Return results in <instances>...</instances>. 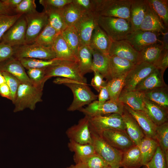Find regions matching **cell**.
Here are the masks:
<instances>
[{
    "mask_svg": "<svg viewBox=\"0 0 168 168\" xmlns=\"http://www.w3.org/2000/svg\"><path fill=\"white\" fill-rule=\"evenodd\" d=\"M54 82L57 84H63L71 90L73 99L68 110L73 111L79 110L86 105H89L96 100L98 95L92 92L87 83L64 78H57Z\"/></svg>",
    "mask_w": 168,
    "mask_h": 168,
    "instance_id": "6da1fadb",
    "label": "cell"
},
{
    "mask_svg": "<svg viewBox=\"0 0 168 168\" xmlns=\"http://www.w3.org/2000/svg\"><path fill=\"white\" fill-rule=\"evenodd\" d=\"M43 88L36 86L31 82H21L13 103L15 106L14 112L22 111L27 108L34 110L36 104L42 101Z\"/></svg>",
    "mask_w": 168,
    "mask_h": 168,
    "instance_id": "7a4b0ae2",
    "label": "cell"
},
{
    "mask_svg": "<svg viewBox=\"0 0 168 168\" xmlns=\"http://www.w3.org/2000/svg\"><path fill=\"white\" fill-rule=\"evenodd\" d=\"M98 25L112 41L124 40L133 31L130 22L121 18L99 15Z\"/></svg>",
    "mask_w": 168,
    "mask_h": 168,
    "instance_id": "3957f363",
    "label": "cell"
},
{
    "mask_svg": "<svg viewBox=\"0 0 168 168\" xmlns=\"http://www.w3.org/2000/svg\"><path fill=\"white\" fill-rule=\"evenodd\" d=\"M96 12L99 16L121 18L130 22L132 0H96Z\"/></svg>",
    "mask_w": 168,
    "mask_h": 168,
    "instance_id": "277c9868",
    "label": "cell"
},
{
    "mask_svg": "<svg viewBox=\"0 0 168 168\" xmlns=\"http://www.w3.org/2000/svg\"><path fill=\"white\" fill-rule=\"evenodd\" d=\"M46 76L48 79L52 77H59L82 83L87 82L77 62L71 61L61 60L57 64L46 68Z\"/></svg>",
    "mask_w": 168,
    "mask_h": 168,
    "instance_id": "5b68a950",
    "label": "cell"
},
{
    "mask_svg": "<svg viewBox=\"0 0 168 168\" xmlns=\"http://www.w3.org/2000/svg\"><path fill=\"white\" fill-rule=\"evenodd\" d=\"M88 117L91 131L99 135L108 130L115 129L125 131L123 118L119 114L113 113Z\"/></svg>",
    "mask_w": 168,
    "mask_h": 168,
    "instance_id": "8992f818",
    "label": "cell"
},
{
    "mask_svg": "<svg viewBox=\"0 0 168 168\" xmlns=\"http://www.w3.org/2000/svg\"><path fill=\"white\" fill-rule=\"evenodd\" d=\"M13 57L20 59L28 58L45 60L56 58L55 53L52 47H45L35 43L13 47Z\"/></svg>",
    "mask_w": 168,
    "mask_h": 168,
    "instance_id": "52a82bcc",
    "label": "cell"
},
{
    "mask_svg": "<svg viewBox=\"0 0 168 168\" xmlns=\"http://www.w3.org/2000/svg\"><path fill=\"white\" fill-rule=\"evenodd\" d=\"M91 132L92 144L96 152L111 167H120L123 152L109 145L100 135L91 131Z\"/></svg>",
    "mask_w": 168,
    "mask_h": 168,
    "instance_id": "ba28073f",
    "label": "cell"
},
{
    "mask_svg": "<svg viewBox=\"0 0 168 168\" xmlns=\"http://www.w3.org/2000/svg\"><path fill=\"white\" fill-rule=\"evenodd\" d=\"M23 15L27 24L26 44H33L48 24V16L44 11L41 12L36 11L32 13Z\"/></svg>",
    "mask_w": 168,
    "mask_h": 168,
    "instance_id": "9c48e42d",
    "label": "cell"
},
{
    "mask_svg": "<svg viewBox=\"0 0 168 168\" xmlns=\"http://www.w3.org/2000/svg\"><path fill=\"white\" fill-rule=\"evenodd\" d=\"M99 15L96 12H84L74 26L80 40V46L89 45L92 33L98 25Z\"/></svg>",
    "mask_w": 168,
    "mask_h": 168,
    "instance_id": "30bf717a",
    "label": "cell"
},
{
    "mask_svg": "<svg viewBox=\"0 0 168 168\" xmlns=\"http://www.w3.org/2000/svg\"><path fill=\"white\" fill-rule=\"evenodd\" d=\"M124 110V104L118 101L109 100L105 102L95 100L79 111L88 117L117 113L121 115Z\"/></svg>",
    "mask_w": 168,
    "mask_h": 168,
    "instance_id": "8fae6325",
    "label": "cell"
},
{
    "mask_svg": "<svg viewBox=\"0 0 168 168\" xmlns=\"http://www.w3.org/2000/svg\"><path fill=\"white\" fill-rule=\"evenodd\" d=\"M160 35V33L139 29L133 31L124 40L139 52L149 45L156 43L162 44L159 38Z\"/></svg>",
    "mask_w": 168,
    "mask_h": 168,
    "instance_id": "7c38bea8",
    "label": "cell"
},
{
    "mask_svg": "<svg viewBox=\"0 0 168 168\" xmlns=\"http://www.w3.org/2000/svg\"><path fill=\"white\" fill-rule=\"evenodd\" d=\"M156 68L154 65L146 63L135 64L126 76L122 91L135 90L137 85Z\"/></svg>",
    "mask_w": 168,
    "mask_h": 168,
    "instance_id": "4fadbf2b",
    "label": "cell"
},
{
    "mask_svg": "<svg viewBox=\"0 0 168 168\" xmlns=\"http://www.w3.org/2000/svg\"><path fill=\"white\" fill-rule=\"evenodd\" d=\"M26 26L23 15L5 33L0 41L13 47L26 44Z\"/></svg>",
    "mask_w": 168,
    "mask_h": 168,
    "instance_id": "5bb4252c",
    "label": "cell"
},
{
    "mask_svg": "<svg viewBox=\"0 0 168 168\" xmlns=\"http://www.w3.org/2000/svg\"><path fill=\"white\" fill-rule=\"evenodd\" d=\"M99 135L109 145L123 152L135 145L125 131L108 130Z\"/></svg>",
    "mask_w": 168,
    "mask_h": 168,
    "instance_id": "9a60e30c",
    "label": "cell"
},
{
    "mask_svg": "<svg viewBox=\"0 0 168 168\" xmlns=\"http://www.w3.org/2000/svg\"><path fill=\"white\" fill-rule=\"evenodd\" d=\"M66 134L69 141L81 144H92L88 117L85 116L79 120L77 124L69 128L66 131Z\"/></svg>",
    "mask_w": 168,
    "mask_h": 168,
    "instance_id": "2e32d148",
    "label": "cell"
},
{
    "mask_svg": "<svg viewBox=\"0 0 168 168\" xmlns=\"http://www.w3.org/2000/svg\"><path fill=\"white\" fill-rule=\"evenodd\" d=\"M139 52L125 40L113 41L109 56H115L125 59L135 64L137 63Z\"/></svg>",
    "mask_w": 168,
    "mask_h": 168,
    "instance_id": "e0dca14e",
    "label": "cell"
},
{
    "mask_svg": "<svg viewBox=\"0 0 168 168\" xmlns=\"http://www.w3.org/2000/svg\"><path fill=\"white\" fill-rule=\"evenodd\" d=\"M124 108L135 119L145 136L156 140V133L157 125L143 111L134 110L124 104Z\"/></svg>",
    "mask_w": 168,
    "mask_h": 168,
    "instance_id": "ac0fdd59",
    "label": "cell"
},
{
    "mask_svg": "<svg viewBox=\"0 0 168 168\" xmlns=\"http://www.w3.org/2000/svg\"><path fill=\"white\" fill-rule=\"evenodd\" d=\"M142 93L144 112L157 126L168 121V110L149 100Z\"/></svg>",
    "mask_w": 168,
    "mask_h": 168,
    "instance_id": "d6986e66",
    "label": "cell"
},
{
    "mask_svg": "<svg viewBox=\"0 0 168 168\" xmlns=\"http://www.w3.org/2000/svg\"><path fill=\"white\" fill-rule=\"evenodd\" d=\"M112 41L98 25L92 33L89 45L93 49L109 55Z\"/></svg>",
    "mask_w": 168,
    "mask_h": 168,
    "instance_id": "ffe728a7",
    "label": "cell"
},
{
    "mask_svg": "<svg viewBox=\"0 0 168 168\" xmlns=\"http://www.w3.org/2000/svg\"><path fill=\"white\" fill-rule=\"evenodd\" d=\"M127 133L135 145L139 146L141 141L145 135L137 122L124 108L121 115Z\"/></svg>",
    "mask_w": 168,
    "mask_h": 168,
    "instance_id": "44dd1931",
    "label": "cell"
},
{
    "mask_svg": "<svg viewBox=\"0 0 168 168\" xmlns=\"http://www.w3.org/2000/svg\"><path fill=\"white\" fill-rule=\"evenodd\" d=\"M164 73L156 68L137 85L135 90L143 92L166 86L163 78Z\"/></svg>",
    "mask_w": 168,
    "mask_h": 168,
    "instance_id": "7402d4cb",
    "label": "cell"
},
{
    "mask_svg": "<svg viewBox=\"0 0 168 168\" xmlns=\"http://www.w3.org/2000/svg\"><path fill=\"white\" fill-rule=\"evenodd\" d=\"M0 71L12 75L21 82H30L20 60L13 57L0 64Z\"/></svg>",
    "mask_w": 168,
    "mask_h": 168,
    "instance_id": "603a6c76",
    "label": "cell"
},
{
    "mask_svg": "<svg viewBox=\"0 0 168 168\" xmlns=\"http://www.w3.org/2000/svg\"><path fill=\"white\" fill-rule=\"evenodd\" d=\"M148 5L147 0H132L130 8V22L133 31L140 29Z\"/></svg>",
    "mask_w": 168,
    "mask_h": 168,
    "instance_id": "cb8c5ba5",
    "label": "cell"
},
{
    "mask_svg": "<svg viewBox=\"0 0 168 168\" xmlns=\"http://www.w3.org/2000/svg\"><path fill=\"white\" fill-rule=\"evenodd\" d=\"M109 59L110 79L127 74L135 65L127 59L115 56H109Z\"/></svg>",
    "mask_w": 168,
    "mask_h": 168,
    "instance_id": "d4e9b609",
    "label": "cell"
},
{
    "mask_svg": "<svg viewBox=\"0 0 168 168\" xmlns=\"http://www.w3.org/2000/svg\"><path fill=\"white\" fill-rule=\"evenodd\" d=\"M92 54V72H99L107 79V81L110 80L109 55L103 54L93 49Z\"/></svg>",
    "mask_w": 168,
    "mask_h": 168,
    "instance_id": "484cf974",
    "label": "cell"
},
{
    "mask_svg": "<svg viewBox=\"0 0 168 168\" xmlns=\"http://www.w3.org/2000/svg\"><path fill=\"white\" fill-rule=\"evenodd\" d=\"M143 166L140 151L135 145L123 152L120 167L139 168Z\"/></svg>",
    "mask_w": 168,
    "mask_h": 168,
    "instance_id": "4316f807",
    "label": "cell"
},
{
    "mask_svg": "<svg viewBox=\"0 0 168 168\" xmlns=\"http://www.w3.org/2000/svg\"><path fill=\"white\" fill-rule=\"evenodd\" d=\"M52 47L55 53L56 58L77 62L76 56L61 34L55 39Z\"/></svg>",
    "mask_w": 168,
    "mask_h": 168,
    "instance_id": "83f0119b",
    "label": "cell"
},
{
    "mask_svg": "<svg viewBox=\"0 0 168 168\" xmlns=\"http://www.w3.org/2000/svg\"><path fill=\"white\" fill-rule=\"evenodd\" d=\"M118 101L134 110L144 111V106L141 92L134 90L122 91Z\"/></svg>",
    "mask_w": 168,
    "mask_h": 168,
    "instance_id": "f1b7e54d",
    "label": "cell"
},
{
    "mask_svg": "<svg viewBox=\"0 0 168 168\" xmlns=\"http://www.w3.org/2000/svg\"><path fill=\"white\" fill-rule=\"evenodd\" d=\"M166 28L153 12L148 3L145 16L139 29L160 33Z\"/></svg>",
    "mask_w": 168,
    "mask_h": 168,
    "instance_id": "f546056e",
    "label": "cell"
},
{
    "mask_svg": "<svg viewBox=\"0 0 168 168\" xmlns=\"http://www.w3.org/2000/svg\"><path fill=\"white\" fill-rule=\"evenodd\" d=\"M163 50L161 43L146 47L139 52L137 63H146L154 65Z\"/></svg>",
    "mask_w": 168,
    "mask_h": 168,
    "instance_id": "4dcf8cb0",
    "label": "cell"
},
{
    "mask_svg": "<svg viewBox=\"0 0 168 168\" xmlns=\"http://www.w3.org/2000/svg\"><path fill=\"white\" fill-rule=\"evenodd\" d=\"M77 58L79 68L83 75L92 72V49L89 45L80 46L77 53Z\"/></svg>",
    "mask_w": 168,
    "mask_h": 168,
    "instance_id": "1f68e13d",
    "label": "cell"
},
{
    "mask_svg": "<svg viewBox=\"0 0 168 168\" xmlns=\"http://www.w3.org/2000/svg\"><path fill=\"white\" fill-rule=\"evenodd\" d=\"M142 93L144 96L149 100L168 110L167 85L165 86L155 88Z\"/></svg>",
    "mask_w": 168,
    "mask_h": 168,
    "instance_id": "d6a6232c",
    "label": "cell"
},
{
    "mask_svg": "<svg viewBox=\"0 0 168 168\" xmlns=\"http://www.w3.org/2000/svg\"><path fill=\"white\" fill-rule=\"evenodd\" d=\"M158 146L156 139L145 136L143 138L138 147L141 153L143 165L146 166L150 161Z\"/></svg>",
    "mask_w": 168,
    "mask_h": 168,
    "instance_id": "836d02e7",
    "label": "cell"
},
{
    "mask_svg": "<svg viewBox=\"0 0 168 168\" xmlns=\"http://www.w3.org/2000/svg\"><path fill=\"white\" fill-rule=\"evenodd\" d=\"M69 149L74 153V160L76 163L96 152L92 144H81L72 141L68 144Z\"/></svg>",
    "mask_w": 168,
    "mask_h": 168,
    "instance_id": "e575fe53",
    "label": "cell"
},
{
    "mask_svg": "<svg viewBox=\"0 0 168 168\" xmlns=\"http://www.w3.org/2000/svg\"><path fill=\"white\" fill-rule=\"evenodd\" d=\"M154 13L165 26H168V0H147Z\"/></svg>",
    "mask_w": 168,
    "mask_h": 168,
    "instance_id": "d590c367",
    "label": "cell"
},
{
    "mask_svg": "<svg viewBox=\"0 0 168 168\" xmlns=\"http://www.w3.org/2000/svg\"><path fill=\"white\" fill-rule=\"evenodd\" d=\"M61 9H46L44 11L48 16V24L60 33L68 27L64 20Z\"/></svg>",
    "mask_w": 168,
    "mask_h": 168,
    "instance_id": "8d00e7d4",
    "label": "cell"
},
{
    "mask_svg": "<svg viewBox=\"0 0 168 168\" xmlns=\"http://www.w3.org/2000/svg\"><path fill=\"white\" fill-rule=\"evenodd\" d=\"M127 74L112 78L107 81L106 86L109 94V100L118 101L119 96L124 86Z\"/></svg>",
    "mask_w": 168,
    "mask_h": 168,
    "instance_id": "74e56055",
    "label": "cell"
},
{
    "mask_svg": "<svg viewBox=\"0 0 168 168\" xmlns=\"http://www.w3.org/2000/svg\"><path fill=\"white\" fill-rule=\"evenodd\" d=\"M61 34L77 58L80 42L75 27L74 26H68L61 33Z\"/></svg>",
    "mask_w": 168,
    "mask_h": 168,
    "instance_id": "f35d334b",
    "label": "cell"
},
{
    "mask_svg": "<svg viewBox=\"0 0 168 168\" xmlns=\"http://www.w3.org/2000/svg\"><path fill=\"white\" fill-rule=\"evenodd\" d=\"M61 33L49 24L37 38L35 43L45 47H52L57 36Z\"/></svg>",
    "mask_w": 168,
    "mask_h": 168,
    "instance_id": "ab89813d",
    "label": "cell"
},
{
    "mask_svg": "<svg viewBox=\"0 0 168 168\" xmlns=\"http://www.w3.org/2000/svg\"><path fill=\"white\" fill-rule=\"evenodd\" d=\"M156 139L168 163V123L157 126Z\"/></svg>",
    "mask_w": 168,
    "mask_h": 168,
    "instance_id": "60d3db41",
    "label": "cell"
},
{
    "mask_svg": "<svg viewBox=\"0 0 168 168\" xmlns=\"http://www.w3.org/2000/svg\"><path fill=\"white\" fill-rule=\"evenodd\" d=\"M61 12L67 26H74L83 13L80 12L72 2L65 6L61 9Z\"/></svg>",
    "mask_w": 168,
    "mask_h": 168,
    "instance_id": "b9f144b4",
    "label": "cell"
},
{
    "mask_svg": "<svg viewBox=\"0 0 168 168\" xmlns=\"http://www.w3.org/2000/svg\"><path fill=\"white\" fill-rule=\"evenodd\" d=\"M25 68H47L58 63L61 60L55 58L45 60L32 58H25L19 59Z\"/></svg>",
    "mask_w": 168,
    "mask_h": 168,
    "instance_id": "7bdbcfd3",
    "label": "cell"
},
{
    "mask_svg": "<svg viewBox=\"0 0 168 168\" xmlns=\"http://www.w3.org/2000/svg\"><path fill=\"white\" fill-rule=\"evenodd\" d=\"M46 69L31 68L28 69L26 73L31 82L36 86L44 87V83L48 80L46 76Z\"/></svg>",
    "mask_w": 168,
    "mask_h": 168,
    "instance_id": "ee69618b",
    "label": "cell"
},
{
    "mask_svg": "<svg viewBox=\"0 0 168 168\" xmlns=\"http://www.w3.org/2000/svg\"><path fill=\"white\" fill-rule=\"evenodd\" d=\"M146 166L150 168H168V163L159 146L152 157Z\"/></svg>",
    "mask_w": 168,
    "mask_h": 168,
    "instance_id": "f6af8a7d",
    "label": "cell"
},
{
    "mask_svg": "<svg viewBox=\"0 0 168 168\" xmlns=\"http://www.w3.org/2000/svg\"><path fill=\"white\" fill-rule=\"evenodd\" d=\"M78 162L83 163L88 168H101L109 165L103 158L96 153L81 160L77 163Z\"/></svg>",
    "mask_w": 168,
    "mask_h": 168,
    "instance_id": "bcb514c9",
    "label": "cell"
},
{
    "mask_svg": "<svg viewBox=\"0 0 168 168\" xmlns=\"http://www.w3.org/2000/svg\"><path fill=\"white\" fill-rule=\"evenodd\" d=\"M22 15H0V41L5 33Z\"/></svg>",
    "mask_w": 168,
    "mask_h": 168,
    "instance_id": "7dc6e473",
    "label": "cell"
},
{
    "mask_svg": "<svg viewBox=\"0 0 168 168\" xmlns=\"http://www.w3.org/2000/svg\"><path fill=\"white\" fill-rule=\"evenodd\" d=\"M2 72L5 78L6 83L10 90L12 96L11 101L13 104L19 86L21 82L12 75L7 72Z\"/></svg>",
    "mask_w": 168,
    "mask_h": 168,
    "instance_id": "c3c4849f",
    "label": "cell"
},
{
    "mask_svg": "<svg viewBox=\"0 0 168 168\" xmlns=\"http://www.w3.org/2000/svg\"><path fill=\"white\" fill-rule=\"evenodd\" d=\"M36 11L35 0H22L14 9L16 14H27Z\"/></svg>",
    "mask_w": 168,
    "mask_h": 168,
    "instance_id": "681fc988",
    "label": "cell"
},
{
    "mask_svg": "<svg viewBox=\"0 0 168 168\" xmlns=\"http://www.w3.org/2000/svg\"><path fill=\"white\" fill-rule=\"evenodd\" d=\"M72 2L82 13L96 12V0H72Z\"/></svg>",
    "mask_w": 168,
    "mask_h": 168,
    "instance_id": "f907efd6",
    "label": "cell"
},
{
    "mask_svg": "<svg viewBox=\"0 0 168 168\" xmlns=\"http://www.w3.org/2000/svg\"><path fill=\"white\" fill-rule=\"evenodd\" d=\"M72 2V0H40L39 3L43 6L44 9H60Z\"/></svg>",
    "mask_w": 168,
    "mask_h": 168,
    "instance_id": "816d5d0a",
    "label": "cell"
},
{
    "mask_svg": "<svg viewBox=\"0 0 168 168\" xmlns=\"http://www.w3.org/2000/svg\"><path fill=\"white\" fill-rule=\"evenodd\" d=\"M13 47L0 41V64L13 57Z\"/></svg>",
    "mask_w": 168,
    "mask_h": 168,
    "instance_id": "f5cc1de1",
    "label": "cell"
},
{
    "mask_svg": "<svg viewBox=\"0 0 168 168\" xmlns=\"http://www.w3.org/2000/svg\"><path fill=\"white\" fill-rule=\"evenodd\" d=\"M154 65L164 72L168 67V50H163Z\"/></svg>",
    "mask_w": 168,
    "mask_h": 168,
    "instance_id": "db71d44e",
    "label": "cell"
},
{
    "mask_svg": "<svg viewBox=\"0 0 168 168\" xmlns=\"http://www.w3.org/2000/svg\"><path fill=\"white\" fill-rule=\"evenodd\" d=\"M94 76L92 78L91 84L95 89L98 92H99L101 89L106 86L107 81L103 80L104 77L99 72H94Z\"/></svg>",
    "mask_w": 168,
    "mask_h": 168,
    "instance_id": "11a10c76",
    "label": "cell"
},
{
    "mask_svg": "<svg viewBox=\"0 0 168 168\" xmlns=\"http://www.w3.org/2000/svg\"><path fill=\"white\" fill-rule=\"evenodd\" d=\"M16 15L14 10L9 7L2 0H0V15L12 16Z\"/></svg>",
    "mask_w": 168,
    "mask_h": 168,
    "instance_id": "9f6ffc18",
    "label": "cell"
},
{
    "mask_svg": "<svg viewBox=\"0 0 168 168\" xmlns=\"http://www.w3.org/2000/svg\"><path fill=\"white\" fill-rule=\"evenodd\" d=\"M0 96L11 100H12L11 92L6 83L0 85Z\"/></svg>",
    "mask_w": 168,
    "mask_h": 168,
    "instance_id": "6f0895ef",
    "label": "cell"
},
{
    "mask_svg": "<svg viewBox=\"0 0 168 168\" xmlns=\"http://www.w3.org/2000/svg\"><path fill=\"white\" fill-rule=\"evenodd\" d=\"M98 101L105 102L110 100L109 94L106 86L103 87L98 95Z\"/></svg>",
    "mask_w": 168,
    "mask_h": 168,
    "instance_id": "680465c9",
    "label": "cell"
},
{
    "mask_svg": "<svg viewBox=\"0 0 168 168\" xmlns=\"http://www.w3.org/2000/svg\"><path fill=\"white\" fill-rule=\"evenodd\" d=\"M168 28L160 32L161 35V40L162 42L163 49L168 50Z\"/></svg>",
    "mask_w": 168,
    "mask_h": 168,
    "instance_id": "91938a15",
    "label": "cell"
},
{
    "mask_svg": "<svg viewBox=\"0 0 168 168\" xmlns=\"http://www.w3.org/2000/svg\"><path fill=\"white\" fill-rule=\"evenodd\" d=\"M22 0H2L9 7L13 10L16 7Z\"/></svg>",
    "mask_w": 168,
    "mask_h": 168,
    "instance_id": "94428289",
    "label": "cell"
},
{
    "mask_svg": "<svg viewBox=\"0 0 168 168\" xmlns=\"http://www.w3.org/2000/svg\"><path fill=\"white\" fill-rule=\"evenodd\" d=\"M67 168H88L87 166L83 163L78 162L74 165H72Z\"/></svg>",
    "mask_w": 168,
    "mask_h": 168,
    "instance_id": "6125c7cd",
    "label": "cell"
},
{
    "mask_svg": "<svg viewBox=\"0 0 168 168\" xmlns=\"http://www.w3.org/2000/svg\"><path fill=\"white\" fill-rule=\"evenodd\" d=\"M5 83H6L5 78L2 72L0 71V85Z\"/></svg>",
    "mask_w": 168,
    "mask_h": 168,
    "instance_id": "be15d7a7",
    "label": "cell"
},
{
    "mask_svg": "<svg viewBox=\"0 0 168 168\" xmlns=\"http://www.w3.org/2000/svg\"><path fill=\"white\" fill-rule=\"evenodd\" d=\"M101 168H111V166L109 165H108V166H106Z\"/></svg>",
    "mask_w": 168,
    "mask_h": 168,
    "instance_id": "e7e4bbea",
    "label": "cell"
},
{
    "mask_svg": "<svg viewBox=\"0 0 168 168\" xmlns=\"http://www.w3.org/2000/svg\"><path fill=\"white\" fill-rule=\"evenodd\" d=\"M119 166L111 167V168H119Z\"/></svg>",
    "mask_w": 168,
    "mask_h": 168,
    "instance_id": "03108f58",
    "label": "cell"
},
{
    "mask_svg": "<svg viewBox=\"0 0 168 168\" xmlns=\"http://www.w3.org/2000/svg\"><path fill=\"white\" fill-rule=\"evenodd\" d=\"M147 168H149V167H147Z\"/></svg>",
    "mask_w": 168,
    "mask_h": 168,
    "instance_id": "003e7915",
    "label": "cell"
}]
</instances>
